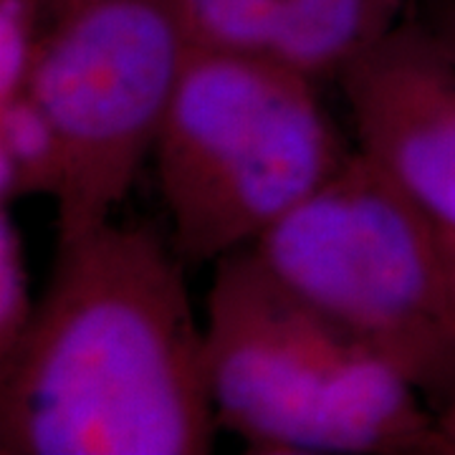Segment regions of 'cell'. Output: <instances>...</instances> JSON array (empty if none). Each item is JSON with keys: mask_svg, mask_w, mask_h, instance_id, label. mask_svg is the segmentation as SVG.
I'll use <instances>...</instances> for the list:
<instances>
[{"mask_svg": "<svg viewBox=\"0 0 455 455\" xmlns=\"http://www.w3.org/2000/svg\"><path fill=\"white\" fill-rule=\"evenodd\" d=\"M218 430L205 322L172 243L109 218L56 245L0 364V455H208Z\"/></svg>", "mask_w": 455, "mask_h": 455, "instance_id": "cell-1", "label": "cell"}, {"mask_svg": "<svg viewBox=\"0 0 455 455\" xmlns=\"http://www.w3.org/2000/svg\"><path fill=\"white\" fill-rule=\"evenodd\" d=\"M205 359L218 425L263 455H448L435 410L253 253L212 263Z\"/></svg>", "mask_w": 455, "mask_h": 455, "instance_id": "cell-2", "label": "cell"}, {"mask_svg": "<svg viewBox=\"0 0 455 455\" xmlns=\"http://www.w3.org/2000/svg\"><path fill=\"white\" fill-rule=\"evenodd\" d=\"M352 155L319 84L196 46L152 147L170 243L185 266L251 248Z\"/></svg>", "mask_w": 455, "mask_h": 455, "instance_id": "cell-3", "label": "cell"}, {"mask_svg": "<svg viewBox=\"0 0 455 455\" xmlns=\"http://www.w3.org/2000/svg\"><path fill=\"white\" fill-rule=\"evenodd\" d=\"M251 248L289 291L392 364L435 412L451 397L455 324L438 223L357 149Z\"/></svg>", "mask_w": 455, "mask_h": 455, "instance_id": "cell-4", "label": "cell"}, {"mask_svg": "<svg viewBox=\"0 0 455 455\" xmlns=\"http://www.w3.org/2000/svg\"><path fill=\"white\" fill-rule=\"evenodd\" d=\"M193 49L182 0H41L26 92L66 149L56 245L130 196Z\"/></svg>", "mask_w": 455, "mask_h": 455, "instance_id": "cell-5", "label": "cell"}, {"mask_svg": "<svg viewBox=\"0 0 455 455\" xmlns=\"http://www.w3.org/2000/svg\"><path fill=\"white\" fill-rule=\"evenodd\" d=\"M337 86L355 149L455 233V53L433 20L410 11Z\"/></svg>", "mask_w": 455, "mask_h": 455, "instance_id": "cell-6", "label": "cell"}, {"mask_svg": "<svg viewBox=\"0 0 455 455\" xmlns=\"http://www.w3.org/2000/svg\"><path fill=\"white\" fill-rule=\"evenodd\" d=\"M415 0H182L200 49L334 82L412 11Z\"/></svg>", "mask_w": 455, "mask_h": 455, "instance_id": "cell-7", "label": "cell"}, {"mask_svg": "<svg viewBox=\"0 0 455 455\" xmlns=\"http://www.w3.org/2000/svg\"><path fill=\"white\" fill-rule=\"evenodd\" d=\"M66 182V149L56 124L23 92L0 101V205L26 197L59 200Z\"/></svg>", "mask_w": 455, "mask_h": 455, "instance_id": "cell-8", "label": "cell"}, {"mask_svg": "<svg viewBox=\"0 0 455 455\" xmlns=\"http://www.w3.org/2000/svg\"><path fill=\"white\" fill-rule=\"evenodd\" d=\"M36 301L28 259L13 205H0V364L18 349L31 326Z\"/></svg>", "mask_w": 455, "mask_h": 455, "instance_id": "cell-9", "label": "cell"}, {"mask_svg": "<svg viewBox=\"0 0 455 455\" xmlns=\"http://www.w3.org/2000/svg\"><path fill=\"white\" fill-rule=\"evenodd\" d=\"M38 26L41 0H0V101L26 92Z\"/></svg>", "mask_w": 455, "mask_h": 455, "instance_id": "cell-10", "label": "cell"}, {"mask_svg": "<svg viewBox=\"0 0 455 455\" xmlns=\"http://www.w3.org/2000/svg\"><path fill=\"white\" fill-rule=\"evenodd\" d=\"M440 233V253H443V268H445V289H448V304H451V316L455 324V233L443 230Z\"/></svg>", "mask_w": 455, "mask_h": 455, "instance_id": "cell-11", "label": "cell"}, {"mask_svg": "<svg viewBox=\"0 0 455 455\" xmlns=\"http://www.w3.org/2000/svg\"><path fill=\"white\" fill-rule=\"evenodd\" d=\"M430 20L455 53V0H438L430 11Z\"/></svg>", "mask_w": 455, "mask_h": 455, "instance_id": "cell-12", "label": "cell"}, {"mask_svg": "<svg viewBox=\"0 0 455 455\" xmlns=\"http://www.w3.org/2000/svg\"><path fill=\"white\" fill-rule=\"evenodd\" d=\"M435 415H438L440 433H443L445 445H448V455H455V390L451 392V397L440 405V410Z\"/></svg>", "mask_w": 455, "mask_h": 455, "instance_id": "cell-13", "label": "cell"}]
</instances>
